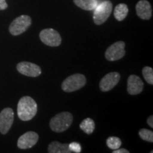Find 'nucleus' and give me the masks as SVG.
Instances as JSON below:
<instances>
[{"label": "nucleus", "instance_id": "f257e3e1", "mask_svg": "<svg viewBox=\"0 0 153 153\" xmlns=\"http://www.w3.org/2000/svg\"><path fill=\"white\" fill-rule=\"evenodd\" d=\"M38 106L35 100L31 97H22L19 101L17 106V114L23 121H28L34 118L37 114Z\"/></svg>", "mask_w": 153, "mask_h": 153}, {"label": "nucleus", "instance_id": "f03ea898", "mask_svg": "<svg viewBox=\"0 0 153 153\" xmlns=\"http://www.w3.org/2000/svg\"><path fill=\"white\" fill-rule=\"evenodd\" d=\"M73 121V116L70 112H61L50 121V127L55 133H62L70 127Z\"/></svg>", "mask_w": 153, "mask_h": 153}, {"label": "nucleus", "instance_id": "7ed1b4c3", "mask_svg": "<svg viewBox=\"0 0 153 153\" xmlns=\"http://www.w3.org/2000/svg\"><path fill=\"white\" fill-rule=\"evenodd\" d=\"M113 9V4L110 1H104L98 4L94 9L93 20L95 24L101 25L110 16Z\"/></svg>", "mask_w": 153, "mask_h": 153}, {"label": "nucleus", "instance_id": "20e7f679", "mask_svg": "<svg viewBox=\"0 0 153 153\" xmlns=\"http://www.w3.org/2000/svg\"><path fill=\"white\" fill-rule=\"evenodd\" d=\"M87 79L82 74H74L68 76L62 84V89L65 92H72L79 90L86 85Z\"/></svg>", "mask_w": 153, "mask_h": 153}, {"label": "nucleus", "instance_id": "39448f33", "mask_svg": "<svg viewBox=\"0 0 153 153\" xmlns=\"http://www.w3.org/2000/svg\"><path fill=\"white\" fill-rule=\"evenodd\" d=\"M31 18L28 15H22L11 23L9 30L11 35L19 36L24 33L31 25Z\"/></svg>", "mask_w": 153, "mask_h": 153}, {"label": "nucleus", "instance_id": "423d86ee", "mask_svg": "<svg viewBox=\"0 0 153 153\" xmlns=\"http://www.w3.org/2000/svg\"><path fill=\"white\" fill-rule=\"evenodd\" d=\"M41 41L51 47H57L61 44L62 39L60 33L53 28H45L42 30L39 34Z\"/></svg>", "mask_w": 153, "mask_h": 153}, {"label": "nucleus", "instance_id": "0eeeda50", "mask_svg": "<svg viewBox=\"0 0 153 153\" xmlns=\"http://www.w3.org/2000/svg\"><path fill=\"white\" fill-rule=\"evenodd\" d=\"M126 44L123 41H118L113 43L105 52V57L109 61H116L123 57L126 54Z\"/></svg>", "mask_w": 153, "mask_h": 153}, {"label": "nucleus", "instance_id": "6e6552de", "mask_svg": "<svg viewBox=\"0 0 153 153\" xmlns=\"http://www.w3.org/2000/svg\"><path fill=\"white\" fill-rule=\"evenodd\" d=\"M14 111L11 108H5L0 113V133L3 135L8 133L14 122Z\"/></svg>", "mask_w": 153, "mask_h": 153}, {"label": "nucleus", "instance_id": "1a4fd4ad", "mask_svg": "<svg viewBox=\"0 0 153 153\" xmlns=\"http://www.w3.org/2000/svg\"><path fill=\"white\" fill-rule=\"evenodd\" d=\"M120 79V74L112 72L105 75L99 82V88L102 91H108L116 87Z\"/></svg>", "mask_w": 153, "mask_h": 153}, {"label": "nucleus", "instance_id": "9d476101", "mask_svg": "<svg viewBox=\"0 0 153 153\" xmlns=\"http://www.w3.org/2000/svg\"><path fill=\"white\" fill-rule=\"evenodd\" d=\"M16 69L19 73L25 76L36 77L41 74V69L37 65L29 62H19L16 65Z\"/></svg>", "mask_w": 153, "mask_h": 153}, {"label": "nucleus", "instance_id": "9b49d317", "mask_svg": "<svg viewBox=\"0 0 153 153\" xmlns=\"http://www.w3.org/2000/svg\"><path fill=\"white\" fill-rule=\"evenodd\" d=\"M38 139L39 136L37 133L33 131H28L20 136L17 142V146L22 150L31 148L37 143Z\"/></svg>", "mask_w": 153, "mask_h": 153}, {"label": "nucleus", "instance_id": "f8f14e48", "mask_svg": "<svg viewBox=\"0 0 153 153\" xmlns=\"http://www.w3.org/2000/svg\"><path fill=\"white\" fill-rule=\"evenodd\" d=\"M144 84L138 76L131 74L127 82V91L129 94L137 95L142 92Z\"/></svg>", "mask_w": 153, "mask_h": 153}, {"label": "nucleus", "instance_id": "ddd939ff", "mask_svg": "<svg viewBox=\"0 0 153 153\" xmlns=\"http://www.w3.org/2000/svg\"><path fill=\"white\" fill-rule=\"evenodd\" d=\"M136 14L143 20H149L152 16V9L150 2L147 0H140L135 6Z\"/></svg>", "mask_w": 153, "mask_h": 153}, {"label": "nucleus", "instance_id": "4468645a", "mask_svg": "<svg viewBox=\"0 0 153 153\" xmlns=\"http://www.w3.org/2000/svg\"><path fill=\"white\" fill-rule=\"evenodd\" d=\"M48 152L49 153H70L72 151L69 148V144H62L57 141H53L48 145Z\"/></svg>", "mask_w": 153, "mask_h": 153}, {"label": "nucleus", "instance_id": "2eb2a0df", "mask_svg": "<svg viewBox=\"0 0 153 153\" xmlns=\"http://www.w3.org/2000/svg\"><path fill=\"white\" fill-rule=\"evenodd\" d=\"M75 5L86 11H92L98 5V0H73Z\"/></svg>", "mask_w": 153, "mask_h": 153}, {"label": "nucleus", "instance_id": "dca6fc26", "mask_svg": "<svg viewBox=\"0 0 153 153\" xmlns=\"http://www.w3.org/2000/svg\"><path fill=\"white\" fill-rule=\"evenodd\" d=\"M128 13V7L126 4H119L115 7L114 9V17L118 22H121L124 20L126 17L127 16Z\"/></svg>", "mask_w": 153, "mask_h": 153}, {"label": "nucleus", "instance_id": "f3484780", "mask_svg": "<svg viewBox=\"0 0 153 153\" xmlns=\"http://www.w3.org/2000/svg\"><path fill=\"white\" fill-rule=\"evenodd\" d=\"M79 127L85 133L89 135V134L92 133L95 129L94 121L90 118H85V119L82 120V123H80Z\"/></svg>", "mask_w": 153, "mask_h": 153}, {"label": "nucleus", "instance_id": "a211bd4d", "mask_svg": "<svg viewBox=\"0 0 153 153\" xmlns=\"http://www.w3.org/2000/svg\"><path fill=\"white\" fill-rule=\"evenodd\" d=\"M121 144H122V142L119 137L111 136V137H108L106 140L107 146L113 150L120 148Z\"/></svg>", "mask_w": 153, "mask_h": 153}, {"label": "nucleus", "instance_id": "6ab92c4d", "mask_svg": "<svg viewBox=\"0 0 153 153\" xmlns=\"http://www.w3.org/2000/svg\"><path fill=\"white\" fill-rule=\"evenodd\" d=\"M139 135L143 139V140L147 141V142L152 143L153 142V133L152 131L146 128H143L140 130Z\"/></svg>", "mask_w": 153, "mask_h": 153}, {"label": "nucleus", "instance_id": "aec40b11", "mask_svg": "<svg viewBox=\"0 0 153 153\" xmlns=\"http://www.w3.org/2000/svg\"><path fill=\"white\" fill-rule=\"evenodd\" d=\"M143 75L144 76L145 81L148 84L153 85V70L150 67H145L143 69Z\"/></svg>", "mask_w": 153, "mask_h": 153}, {"label": "nucleus", "instance_id": "412c9836", "mask_svg": "<svg viewBox=\"0 0 153 153\" xmlns=\"http://www.w3.org/2000/svg\"><path fill=\"white\" fill-rule=\"evenodd\" d=\"M69 148H70V150L72 151V152L79 153L82 151L81 145H80L79 143L76 142H72L70 144H69Z\"/></svg>", "mask_w": 153, "mask_h": 153}, {"label": "nucleus", "instance_id": "4be33fe9", "mask_svg": "<svg viewBox=\"0 0 153 153\" xmlns=\"http://www.w3.org/2000/svg\"><path fill=\"white\" fill-rule=\"evenodd\" d=\"M7 7L8 4L6 2V0H0V10H4Z\"/></svg>", "mask_w": 153, "mask_h": 153}, {"label": "nucleus", "instance_id": "5701e85b", "mask_svg": "<svg viewBox=\"0 0 153 153\" xmlns=\"http://www.w3.org/2000/svg\"><path fill=\"white\" fill-rule=\"evenodd\" d=\"M112 152L113 153H129V151L124 148H122V149L118 148V149H116V150H114Z\"/></svg>", "mask_w": 153, "mask_h": 153}, {"label": "nucleus", "instance_id": "b1692460", "mask_svg": "<svg viewBox=\"0 0 153 153\" xmlns=\"http://www.w3.org/2000/svg\"><path fill=\"white\" fill-rule=\"evenodd\" d=\"M147 122H148V126H150V127L153 128V116H149V118H148V120H147Z\"/></svg>", "mask_w": 153, "mask_h": 153}]
</instances>
